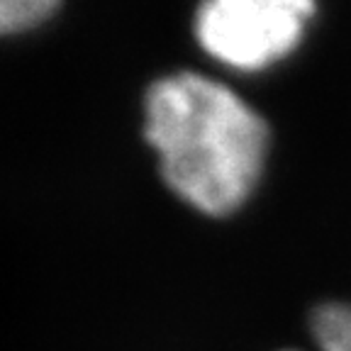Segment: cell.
Here are the masks:
<instances>
[{
  "label": "cell",
  "mask_w": 351,
  "mask_h": 351,
  "mask_svg": "<svg viewBox=\"0 0 351 351\" xmlns=\"http://www.w3.org/2000/svg\"><path fill=\"white\" fill-rule=\"evenodd\" d=\"M59 12L54 0H0V37H17L39 29Z\"/></svg>",
  "instance_id": "cell-4"
},
{
  "label": "cell",
  "mask_w": 351,
  "mask_h": 351,
  "mask_svg": "<svg viewBox=\"0 0 351 351\" xmlns=\"http://www.w3.org/2000/svg\"><path fill=\"white\" fill-rule=\"evenodd\" d=\"M313 17L307 0H213L195 10L193 29L219 66L256 73L295 54Z\"/></svg>",
  "instance_id": "cell-2"
},
{
  "label": "cell",
  "mask_w": 351,
  "mask_h": 351,
  "mask_svg": "<svg viewBox=\"0 0 351 351\" xmlns=\"http://www.w3.org/2000/svg\"><path fill=\"white\" fill-rule=\"evenodd\" d=\"M144 137L171 193L210 217L234 215L252 200L271 149L261 112L227 83L195 71L149 86Z\"/></svg>",
  "instance_id": "cell-1"
},
{
  "label": "cell",
  "mask_w": 351,
  "mask_h": 351,
  "mask_svg": "<svg viewBox=\"0 0 351 351\" xmlns=\"http://www.w3.org/2000/svg\"><path fill=\"white\" fill-rule=\"evenodd\" d=\"M310 332L319 351H351V302H324L315 307Z\"/></svg>",
  "instance_id": "cell-3"
}]
</instances>
